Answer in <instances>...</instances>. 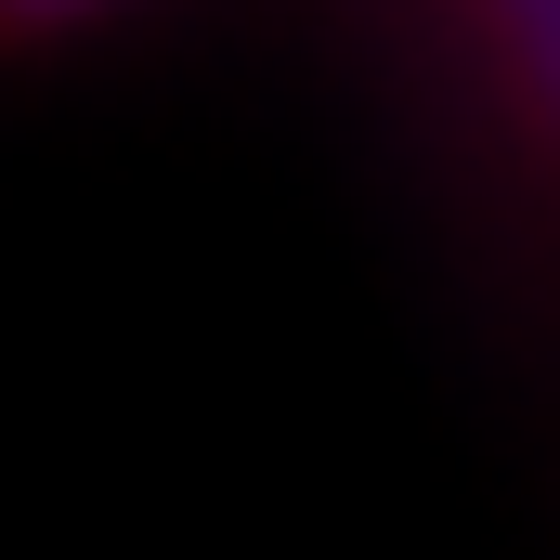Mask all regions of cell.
Here are the masks:
<instances>
[{"label": "cell", "instance_id": "6da1fadb", "mask_svg": "<svg viewBox=\"0 0 560 560\" xmlns=\"http://www.w3.org/2000/svg\"><path fill=\"white\" fill-rule=\"evenodd\" d=\"M482 26H495V52H509V79H522V105L560 131V0H469Z\"/></svg>", "mask_w": 560, "mask_h": 560}, {"label": "cell", "instance_id": "7a4b0ae2", "mask_svg": "<svg viewBox=\"0 0 560 560\" xmlns=\"http://www.w3.org/2000/svg\"><path fill=\"white\" fill-rule=\"evenodd\" d=\"M92 13H118V0H0V39H66Z\"/></svg>", "mask_w": 560, "mask_h": 560}]
</instances>
